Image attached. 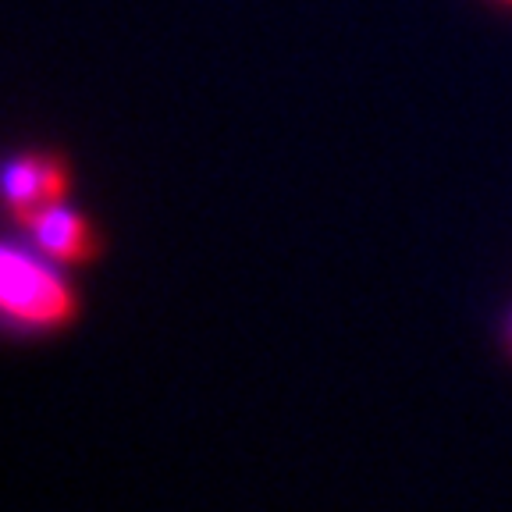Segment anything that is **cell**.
Segmentation results:
<instances>
[{
  "mask_svg": "<svg viewBox=\"0 0 512 512\" xmlns=\"http://www.w3.org/2000/svg\"><path fill=\"white\" fill-rule=\"evenodd\" d=\"M502 4H509V8H512V0H502Z\"/></svg>",
  "mask_w": 512,
  "mask_h": 512,
  "instance_id": "obj_5",
  "label": "cell"
},
{
  "mask_svg": "<svg viewBox=\"0 0 512 512\" xmlns=\"http://www.w3.org/2000/svg\"><path fill=\"white\" fill-rule=\"evenodd\" d=\"M505 342H509V352H512V313H509V320H505Z\"/></svg>",
  "mask_w": 512,
  "mask_h": 512,
  "instance_id": "obj_4",
  "label": "cell"
},
{
  "mask_svg": "<svg viewBox=\"0 0 512 512\" xmlns=\"http://www.w3.org/2000/svg\"><path fill=\"white\" fill-rule=\"evenodd\" d=\"M72 164L54 150H22L0 164V203L15 224H29L47 207L68 200Z\"/></svg>",
  "mask_w": 512,
  "mask_h": 512,
  "instance_id": "obj_2",
  "label": "cell"
},
{
  "mask_svg": "<svg viewBox=\"0 0 512 512\" xmlns=\"http://www.w3.org/2000/svg\"><path fill=\"white\" fill-rule=\"evenodd\" d=\"M40 249H18L0 242V317L25 331H64L79 320L82 299L75 285L57 271Z\"/></svg>",
  "mask_w": 512,
  "mask_h": 512,
  "instance_id": "obj_1",
  "label": "cell"
},
{
  "mask_svg": "<svg viewBox=\"0 0 512 512\" xmlns=\"http://www.w3.org/2000/svg\"><path fill=\"white\" fill-rule=\"evenodd\" d=\"M22 228L29 232L32 246L61 267L93 264L96 256H100V232H96V224L82 210H75L68 200L57 203V207H47L43 214L32 217L29 224H22Z\"/></svg>",
  "mask_w": 512,
  "mask_h": 512,
  "instance_id": "obj_3",
  "label": "cell"
}]
</instances>
